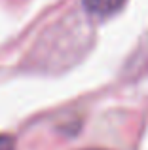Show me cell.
Wrapping results in <instances>:
<instances>
[{
  "mask_svg": "<svg viewBox=\"0 0 148 150\" xmlns=\"http://www.w3.org/2000/svg\"><path fill=\"white\" fill-rule=\"evenodd\" d=\"M84 8L93 15H110L118 11L120 8L125 4V0H82Z\"/></svg>",
  "mask_w": 148,
  "mask_h": 150,
  "instance_id": "1",
  "label": "cell"
},
{
  "mask_svg": "<svg viewBox=\"0 0 148 150\" xmlns=\"http://www.w3.org/2000/svg\"><path fill=\"white\" fill-rule=\"evenodd\" d=\"M0 150H15V141L10 135H0Z\"/></svg>",
  "mask_w": 148,
  "mask_h": 150,
  "instance_id": "2",
  "label": "cell"
}]
</instances>
